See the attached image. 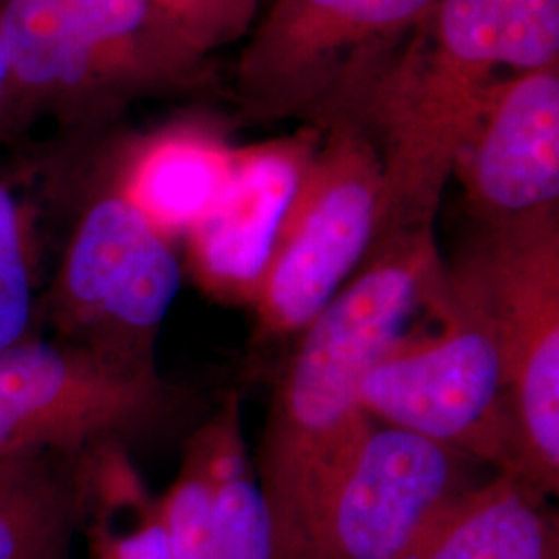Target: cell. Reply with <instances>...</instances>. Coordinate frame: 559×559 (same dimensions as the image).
<instances>
[{"label": "cell", "instance_id": "cell-1", "mask_svg": "<svg viewBox=\"0 0 559 559\" xmlns=\"http://www.w3.org/2000/svg\"><path fill=\"white\" fill-rule=\"evenodd\" d=\"M443 278L445 260L433 226L392 233L293 338L255 462L276 559L299 558L321 489L371 420L360 406L369 367L419 316Z\"/></svg>", "mask_w": 559, "mask_h": 559}, {"label": "cell", "instance_id": "cell-2", "mask_svg": "<svg viewBox=\"0 0 559 559\" xmlns=\"http://www.w3.org/2000/svg\"><path fill=\"white\" fill-rule=\"evenodd\" d=\"M506 0H433L355 120L383 166L378 240L436 222L501 67ZM376 240V242H378Z\"/></svg>", "mask_w": 559, "mask_h": 559}, {"label": "cell", "instance_id": "cell-3", "mask_svg": "<svg viewBox=\"0 0 559 559\" xmlns=\"http://www.w3.org/2000/svg\"><path fill=\"white\" fill-rule=\"evenodd\" d=\"M78 158L73 218L41 293V328L122 369L158 371L156 342L182 284L177 245L108 179L100 158Z\"/></svg>", "mask_w": 559, "mask_h": 559}, {"label": "cell", "instance_id": "cell-4", "mask_svg": "<svg viewBox=\"0 0 559 559\" xmlns=\"http://www.w3.org/2000/svg\"><path fill=\"white\" fill-rule=\"evenodd\" d=\"M420 318L369 367L360 385L365 415L512 473L500 344L487 311L448 261Z\"/></svg>", "mask_w": 559, "mask_h": 559}, {"label": "cell", "instance_id": "cell-5", "mask_svg": "<svg viewBox=\"0 0 559 559\" xmlns=\"http://www.w3.org/2000/svg\"><path fill=\"white\" fill-rule=\"evenodd\" d=\"M479 299L500 344L514 441L512 473L559 491V205L479 222L448 263Z\"/></svg>", "mask_w": 559, "mask_h": 559}, {"label": "cell", "instance_id": "cell-6", "mask_svg": "<svg viewBox=\"0 0 559 559\" xmlns=\"http://www.w3.org/2000/svg\"><path fill=\"white\" fill-rule=\"evenodd\" d=\"M433 0H272L237 62L253 120L355 119Z\"/></svg>", "mask_w": 559, "mask_h": 559}, {"label": "cell", "instance_id": "cell-7", "mask_svg": "<svg viewBox=\"0 0 559 559\" xmlns=\"http://www.w3.org/2000/svg\"><path fill=\"white\" fill-rule=\"evenodd\" d=\"M383 214V166L359 120L340 119L321 140L251 305L253 340H293L353 278L373 249Z\"/></svg>", "mask_w": 559, "mask_h": 559}, {"label": "cell", "instance_id": "cell-8", "mask_svg": "<svg viewBox=\"0 0 559 559\" xmlns=\"http://www.w3.org/2000/svg\"><path fill=\"white\" fill-rule=\"evenodd\" d=\"M187 394L44 336L0 350V464L131 445L170 429Z\"/></svg>", "mask_w": 559, "mask_h": 559}, {"label": "cell", "instance_id": "cell-9", "mask_svg": "<svg viewBox=\"0 0 559 559\" xmlns=\"http://www.w3.org/2000/svg\"><path fill=\"white\" fill-rule=\"evenodd\" d=\"M477 460L369 420L311 510L297 559H411L460 496Z\"/></svg>", "mask_w": 559, "mask_h": 559}, {"label": "cell", "instance_id": "cell-10", "mask_svg": "<svg viewBox=\"0 0 559 559\" xmlns=\"http://www.w3.org/2000/svg\"><path fill=\"white\" fill-rule=\"evenodd\" d=\"M321 129L237 147L233 177L214 210L185 237L191 280L210 299L251 309Z\"/></svg>", "mask_w": 559, "mask_h": 559}, {"label": "cell", "instance_id": "cell-11", "mask_svg": "<svg viewBox=\"0 0 559 559\" xmlns=\"http://www.w3.org/2000/svg\"><path fill=\"white\" fill-rule=\"evenodd\" d=\"M454 177L477 222L559 205V64L496 80Z\"/></svg>", "mask_w": 559, "mask_h": 559}, {"label": "cell", "instance_id": "cell-12", "mask_svg": "<svg viewBox=\"0 0 559 559\" xmlns=\"http://www.w3.org/2000/svg\"><path fill=\"white\" fill-rule=\"evenodd\" d=\"M0 38L21 131L50 119L67 138L90 140L140 98L67 0H0Z\"/></svg>", "mask_w": 559, "mask_h": 559}, {"label": "cell", "instance_id": "cell-13", "mask_svg": "<svg viewBox=\"0 0 559 559\" xmlns=\"http://www.w3.org/2000/svg\"><path fill=\"white\" fill-rule=\"evenodd\" d=\"M100 160L124 200L177 245L221 200L237 147L207 122L175 120L122 143Z\"/></svg>", "mask_w": 559, "mask_h": 559}, {"label": "cell", "instance_id": "cell-14", "mask_svg": "<svg viewBox=\"0 0 559 559\" xmlns=\"http://www.w3.org/2000/svg\"><path fill=\"white\" fill-rule=\"evenodd\" d=\"M547 496L508 473L480 479L454 501L411 559H556L558 520Z\"/></svg>", "mask_w": 559, "mask_h": 559}, {"label": "cell", "instance_id": "cell-15", "mask_svg": "<svg viewBox=\"0 0 559 559\" xmlns=\"http://www.w3.org/2000/svg\"><path fill=\"white\" fill-rule=\"evenodd\" d=\"M87 38L138 96L210 83L207 48L154 0H67Z\"/></svg>", "mask_w": 559, "mask_h": 559}, {"label": "cell", "instance_id": "cell-16", "mask_svg": "<svg viewBox=\"0 0 559 559\" xmlns=\"http://www.w3.org/2000/svg\"><path fill=\"white\" fill-rule=\"evenodd\" d=\"M83 454L0 464V559H71Z\"/></svg>", "mask_w": 559, "mask_h": 559}, {"label": "cell", "instance_id": "cell-17", "mask_svg": "<svg viewBox=\"0 0 559 559\" xmlns=\"http://www.w3.org/2000/svg\"><path fill=\"white\" fill-rule=\"evenodd\" d=\"M81 496L90 559H170L160 498L147 489L127 445L106 443L83 454Z\"/></svg>", "mask_w": 559, "mask_h": 559}, {"label": "cell", "instance_id": "cell-18", "mask_svg": "<svg viewBox=\"0 0 559 559\" xmlns=\"http://www.w3.org/2000/svg\"><path fill=\"white\" fill-rule=\"evenodd\" d=\"M212 479V559H276L274 524L230 392L200 427Z\"/></svg>", "mask_w": 559, "mask_h": 559}, {"label": "cell", "instance_id": "cell-19", "mask_svg": "<svg viewBox=\"0 0 559 559\" xmlns=\"http://www.w3.org/2000/svg\"><path fill=\"white\" fill-rule=\"evenodd\" d=\"M46 158H0V350L41 336L38 210L29 195Z\"/></svg>", "mask_w": 559, "mask_h": 559}, {"label": "cell", "instance_id": "cell-20", "mask_svg": "<svg viewBox=\"0 0 559 559\" xmlns=\"http://www.w3.org/2000/svg\"><path fill=\"white\" fill-rule=\"evenodd\" d=\"M168 558L212 559V479L200 429L185 445L179 475L160 498Z\"/></svg>", "mask_w": 559, "mask_h": 559}, {"label": "cell", "instance_id": "cell-21", "mask_svg": "<svg viewBox=\"0 0 559 559\" xmlns=\"http://www.w3.org/2000/svg\"><path fill=\"white\" fill-rule=\"evenodd\" d=\"M500 59L512 73L559 64V0H506Z\"/></svg>", "mask_w": 559, "mask_h": 559}, {"label": "cell", "instance_id": "cell-22", "mask_svg": "<svg viewBox=\"0 0 559 559\" xmlns=\"http://www.w3.org/2000/svg\"><path fill=\"white\" fill-rule=\"evenodd\" d=\"M198 40L214 50L242 36L255 17L258 0H154Z\"/></svg>", "mask_w": 559, "mask_h": 559}, {"label": "cell", "instance_id": "cell-23", "mask_svg": "<svg viewBox=\"0 0 559 559\" xmlns=\"http://www.w3.org/2000/svg\"><path fill=\"white\" fill-rule=\"evenodd\" d=\"M21 133L23 131H21L17 115H15V104H13L9 71H7V60H4V48H2V38H0V147L17 140Z\"/></svg>", "mask_w": 559, "mask_h": 559}, {"label": "cell", "instance_id": "cell-24", "mask_svg": "<svg viewBox=\"0 0 559 559\" xmlns=\"http://www.w3.org/2000/svg\"><path fill=\"white\" fill-rule=\"evenodd\" d=\"M556 559H559V558H556Z\"/></svg>", "mask_w": 559, "mask_h": 559}]
</instances>
